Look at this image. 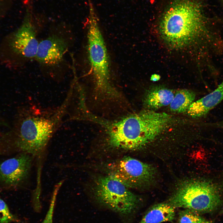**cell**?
I'll list each match as a JSON object with an SVG mask.
<instances>
[{"label": "cell", "mask_w": 223, "mask_h": 223, "mask_svg": "<svg viewBox=\"0 0 223 223\" xmlns=\"http://www.w3.org/2000/svg\"><path fill=\"white\" fill-rule=\"evenodd\" d=\"M107 175L129 189L146 187L154 183L157 171L151 164L129 156L112 162L105 167Z\"/></svg>", "instance_id": "cell-7"}, {"label": "cell", "mask_w": 223, "mask_h": 223, "mask_svg": "<svg viewBox=\"0 0 223 223\" xmlns=\"http://www.w3.org/2000/svg\"><path fill=\"white\" fill-rule=\"evenodd\" d=\"M204 221L199 213L191 209H185L179 213L178 223H201Z\"/></svg>", "instance_id": "cell-15"}, {"label": "cell", "mask_w": 223, "mask_h": 223, "mask_svg": "<svg viewBox=\"0 0 223 223\" xmlns=\"http://www.w3.org/2000/svg\"><path fill=\"white\" fill-rule=\"evenodd\" d=\"M87 34V52L96 91L116 96L117 92L110 81L109 61L98 18L92 4H90Z\"/></svg>", "instance_id": "cell-5"}, {"label": "cell", "mask_w": 223, "mask_h": 223, "mask_svg": "<svg viewBox=\"0 0 223 223\" xmlns=\"http://www.w3.org/2000/svg\"><path fill=\"white\" fill-rule=\"evenodd\" d=\"M15 220L7 204L0 198V223H9Z\"/></svg>", "instance_id": "cell-16"}, {"label": "cell", "mask_w": 223, "mask_h": 223, "mask_svg": "<svg viewBox=\"0 0 223 223\" xmlns=\"http://www.w3.org/2000/svg\"><path fill=\"white\" fill-rule=\"evenodd\" d=\"M196 94L190 90L183 89L178 90L169 104L171 111L181 113L187 111L190 105L194 102Z\"/></svg>", "instance_id": "cell-14"}, {"label": "cell", "mask_w": 223, "mask_h": 223, "mask_svg": "<svg viewBox=\"0 0 223 223\" xmlns=\"http://www.w3.org/2000/svg\"><path fill=\"white\" fill-rule=\"evenodd\" d=\"M0 126L8 127V124L0 116Z\"/></svg>", "instance_id": "cell-19"}, {"label": "cell", "mask_w": 223, "mask_h": 223, "mask_svg": "<svg viewBox=\"0 0 223 223\" xmlns=\"http://www.w3.org/2000/svg\"><path fill=\"white\" fill-rule=\"evenodd\" d=\"M159 29L164 42L177 49L209 36L201 6L195 0H174L161 18Z\"/></svg>", "instance_id": "cell-3"}, {"label": "cell", "mask_w": 223, "mask_h": 223, "mask_svg": "<svg viewBox=\"0 0 223 223\" xmlns=\"http://www.w3.org/2000/svg\"><path fill=\"white\" fill-rule=\"evenodd\" d=\"M92 189L97 202L123 217H131L140 203L139 197L129 189L107 175L97 178Z\"/></svg>", "instance_id": "cell-6"}, {"label": "cell", "mask_w": 223, "mask_h": 223, "mask_svg": "<svg viewBox=\"0 0 223 223\" xmlns=\"http://www.w3.org/2000/svg\"><path fill=\"white\" fill-rule=\"evenodd\" d=\"M201 223H212L210 221H205Z\"/></svg>", "instance_id": "cell-20"}, {"label": "cell", "mask_w": 223, "mask_h": 223, "mask_svg": "<svg viewBox=\"0 0 223 223\" xmlns=\"http://www.w3.org/2000/svg\"><path fill=\"white\" fill-rule=\"evenodd\" d=\"M223 100V80L213 91L201 98L194 102L187 112L191 117H203Z\"/></svg>", "instance_id": "cell-11"}, {"label": "cell", "mask_w": 223, "mask_h": 223, "mask_svg": "<svg viewBox=\"0 0 223 223\" xmlns=\"http://www.w3.org/2000/svg\"><path fill=\"white\" fill-rule=\"evenodd\" d=\"M174 94L173 90L161 86L150 88L144 98V104L147 109L155 111L169 105Z\"/></svg>", "instance_id": "cell-12"}, {"label": "cell", "mask_w": 223, "mask_h": 223, "mask_svg": "<svg viewBox=\"0 0 223 223\" xmlns=\"http://www.w3.org/2000/svg\"><path fill=\"white\" fill-rule=\"evenodd\" d=\"M61 183H59L55 188L54 192L51 202L45 218L42 223H53V218L54 208L56 200V195L58 191L59 187L60 186Z\"/></svg>", "instance_id": "cell-17"}, {"label": "cell", "mask_w": 223, "mask_h": 223, "mask_svg": "<svg viewBox=\"0 0 223 223\" xmlns=\"http://www.w3.org/2000/svg\"><path fill=\"white\" fill-rule=\"evenodd\" d=\"M175 208L168 203L155 204L149 209L138 223H161L172 221L175 216Z\"/></svg>", "instance_id": "cell-13"}, {"label": "cell", "mask_w": 223, "mask_h": 223, "mask_svg": "<svg viewBox=\"0 0 223 223\" xmlns=\"http://www.w3.org/2000/svg\"><path fill=\"white\" fill-rule=\"evenodd\" d=\"M66 105L50 111L27 107L20 109L11 129L0 137V155L24 153L33 157L40 155L60 124Z\"/></svg>", "instance_id": "cell-1"}, {"label": "cell", "mask_w": 223, "mask_h": 223, "mask_svg": "<svg viewBox=\"0 0 223 223\" xmlns=\"http://www.w3.org/2000/svg\"><path fill=\"white\" fill-rule=\"evenodd\" d=\"M32 17L27 9L23 23L13 35L11 43L15 53L27 59L35 58L39 43Z\"/></svg>", "instance_id": "cell-9"}, {"label": "cell", "mask_w": 223, "mask_h": 223, "mask_svg": "<svg viewBox=\"0 0 223 223\" xmlns=\"http://www.w3.org/2000/svg\"><path fill=\"white\" fill-rule=\"evenodd\" d=\"M90 119L104 129L106 146L109 149L135 151L154 141L171 124L170 115L149 109L113 121L91 115Z\"/></svg>", "instance_id": "cell-2"}, {"label": "cell", "mask_w": 223, "mask_h": 223, "mask_svg": "<svg viewBox=\"0 0 223 223\" xmlns=\"http://www.w3.org/2000/svg\"><path fill=\"white\" fill-rule=\"evenodd\" d=\"M33 156L20 153L0 162V186L6 189L22 187L28 180L32 167Z\"/></svg>", "instance_id": "cell-8"}, {"label": "cell", "mask_w": 223, "mask_h": 223, "mask_svg": "<svg viewBox=\"0 0 223 223\" xmlns=\"http://www.w3.org/2000/svg\"><path fill=\"white\" fill-rule=\"evenodd\" d=\"M223 195V184L211 179H195L180 184L167 203L175 208L208 212L222 205Z\"/></svg>", "instance_id": "cell-4"}, {"label": "cell", "mask_w": 223, "mask_h": 223, "mask_svg": "<svg viewBox=\"0 0 223 223\" xmlns=\"http://www.w3.org/2000/svg\"><path fill=\"white\" fill-rule=\"evenodd\" d=\"M160 78V76L158 74H154L151 76V80L153 81H159Z\"/></svg>", "instance_id": "cell-18"}, {"label": "cell", "mask_w": 223, "mask_h": 223, "mask_svg": "<svg viewBox=\"0 0 223 223\" xmlns=\"http://www.w3.org/2000/svg\"><path fill=\"white\" fill-rule=\"evenodd\" d=\"M68 47V43L63 38L51 35L39 42L35 58L42 64L55 66L62 61Z\"/></svg>", "instance_id": "cell-10"}]
</instances>
